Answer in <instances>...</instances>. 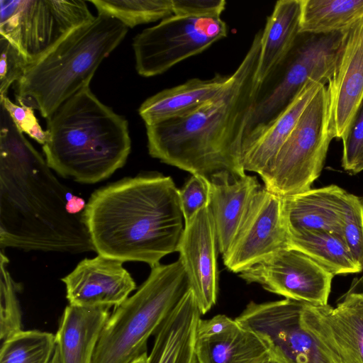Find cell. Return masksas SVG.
I'll return each mask as SVG.
<instances>
[{"label":"cell","instance_id":"22","mask_svg":"<svg viewBox=\"0 0 363 363\" xmlns=\"http://www.w3.org/2000/svg\"><path fill=\"white\" fill-rule=\"evenodd\" d=\"M230 78V74H216L211 79H190L164 89L143 101L138 109L139 115L145 125L185 116L216 98Z\"/></svg>","mask_w":363,"mask_h":363},{"label":"cell","instance_id":"4","mask_svg":"<svg viewBox=\"0 0 363 363\" xmlns=\"http://www.w3.org/2000/svg\"><path fill=\"white\" fill-rule=\"evenodd\" d=\"M43 145L50 168L65 178L92 184L111 176L131 150L128 121L84 86L46 118Z\"/></svg>","mask_w":363,"mask_h":363},{"label":"cell","instance_id":"6","mask_svg":"<svg viewBox=\"0 0 363 363\" xmlns=\"http://www.w3.org/2000/svg\"><path fill=\"white\" fill-rule=\"evenodd\" d=\"M189 289L180 259L151 267L147 279L110 314L92 363H130L147 352L148 339Z\"/></svg>","mask_w":363,"mask_h":363},{"label":"cell","instance_id":"15","mask_svg":"<svg viewBox=\"0 0 363 363\" xmlns=\"http://www.w3.org/2000/svg\"><path fill=\"white\" fill-rule=\"evenodd\" d=\"M216 245V229L208 205L184 223L177 248L179 259L184 265L201 315L209 311L217 302Z\"/></svg>","mask_w":363,"mask_h":363},{"label":"cell","instance_id":"25","mask_svg":"<svg viewBox=\"0 0 363 363\" xmlns=\"http://www.w3.org/2000/svg\"><path fill=\"white\" fill-rule=\"evenodd\" d=\"M301 0H279L262 32L256 82L261 83L287 56L300 35Z\"/></svg>","mask_w":363,"mask_h":363},{"label":"cell","instance_id":"38","mask_svg":"<svg viewBox=\"0 0 363 363\" xmlns=\"http://www.w3.org/2000/svg\"><path fill=\"white\" fill-rule=\"evenodd\" d=\"M130 363H149L148 362V354L147 352L143 353L140 357H138L137 359L133 360Z\"/></svg>","mask_w":363,"mask_h":363},{"label":"cell","instance_id":"10","mask_svg":"<svg viewBox=\"0 0 363 363\" xmlns=\"http://www.w3.org/2000/svg\"><path fill=\"white\" fill-rule=\"evenodd\" d=\"M227 34V24L220 16H169L133 38L136 71L144 77L163 74Z\"/></svg>","mask_w":363,"mask_h":363},{"label":"cell","instance_id":"12","mask_svg":"<svg viewBox=\"0 0 363 363\" xmlns=\"http://www.w3.org/2000/svg\"><path fill=\"white\" fill-rule=\"evenodd\" d=\"M335 275L291 247L281 248L239 273L247 283L291 300L314 305L328 303Z\"/></svg>","mask_w":363,"mask_h":363},{"label":"cell","instance_id":"20","mask_svg":"<svg viewBox=\"0 0 363 363\" xmlns=\"http://www.w3.org/2000/svg\"><path fill=\"white\" fill-rule=\"evenodd\" d=\"M346 192L332 184L282 198L288 233L322 230L340 235Z\"/></svg>","mask_w":363,"mask_h":363},{"label":"cell","instance_id":"36","mask_svg":"<svg viewBox=\"0 0 363 363\" xmlns=\"http://www.w3.org/2000/svg\"><path fill=\"white\" fill-rule=\"evenodd\" d=\"M173 15L220 16L225 9V0H172Z\"/></svg>","mask_w":363,"mask_h":363},{"label":"cell","instance_id":"40","mask_svg":"<svg viewBox=\"0 0 363 363\" xmlns=\"http://www.w3.org/2000/svg\"><path fill=\"white\" fill-rule=\"evenodd\" d=\"M266 363H277V362H274V361H272V360H269V362H266Z\"/></svg>","mask_w":363,"mask_h":363},{"label":"cell","instance_id":"1","mask_svg":"<svg viewBox=\"0 0 363 363\" xmlns=\"http://www.w3.org/2000/svg\"><path fill=\"white\" fill-rule=\"evenodd\" d=\"M0 247L25 251H94L84 213L70 214L74 195L0 103Z\"/></svg>","mask_w":363,"mask_h":363},{"label":"cell","instance_id":"21","mask_svg":"<svg viewBox=\"0 0 363 363\" xmlns=\"http://www.w3.org/2000/svg\"><path fill=\"white\" fill-rule=\"evenodd\" d=\"M191 289L155 334L149 363H196L195 340L201 319Z\"/></svg>","mask_w":363,"mask_h":363},{"label":"cell","instance_id":"39","mask_svg":"<svg viewBox=\"0 0 363 363\" xmlns=\"http://www.w3.org/2000/svg\"><path fill=\"white\" fill-rule=\"evenodd\" d=\"M50 363H62L60 353H59V351H58V349L57 348V347H55L54 354L52 355V357Z\"/></svg>","mask_w":363,"mask_h":363},{"label":"cell","instance_id":"3","mask_svg":"<svg viewBox=\"0 0 363 363\" xmlns=\"http://www.w3.org/2000/svg\"><path fill=\"white\" fill-rule=\"evenodd\" d=\"M84 217L98 255L150 267L177 252L184 229L179 189L160 174L126 177L96 190Z\"/></svg>","mask_w":363,"mask_h":363},{"label":"cell","instance_id":"11","mask_svg":"<svg viewBox=\"0 0 363 363\" xmlns=\"http://www.w3.org/2000/svg\"><path fill=\"white\" fill-rule=\"evenodd\" d=\"M303 302L284 298L250 301L235 318L255 333L277 363H345L333 350L301 324Z\"/></svg>","mask_w":363,"mask_h":363},{"label":"cell","instance_id":"24","mask_svg":"<svg viewBox=\"0 0 363 363\" xmlns=\"http://www.w3.org/2000/svg\"><path fill=\"white\" fill-rule=\"evenodd\" d=\"M323 84H325L308 82L274 121L245 145L242 154L245 171L261 174L273 161L303 110Z\"/></svg>","mask_w":363,"mask_h":363},{"label":"cell","instance_id":"9","mask_svg":"<svg viewBox=\"0 0 363 363\" xmlns=\"http://www.w3.org/2000/svg\"><path fill=\"white\" fill-rule=\"evenodd\" d=\"M0 35L32 63L95 16L82 0H0Z\"/></svg>","mask_w":363,"mask_h":363},{"label":"cell","instance_id":"35","mask_svg":"<svg viewBox=\"0 0 363 363\" xmlns=\"http://www.w3.org/2000/svg\"><path fill=\"white\" fill-rule=\"evenodd\" d=\"M0 103L4 105L22 133L28 135L43 145L45 144L48 139V132L43 130L40 125L33 108L23 104H14L7 96L1 98Z\"/></svg>","mask_w":363,"mask_h":363},{"label":"cell","instance_id":"26","mask_svg":"<svg viewBox=\"0 0 363 363\" xmlns=\"http://www.w3.org/2000/svg\"><path fill=\"white\" fill-rule=\"evenodd\" d=\"M288 233V246L303 252L333 275L363 271L340 235L322 230Z\"/></svg>","mask_w":363,"mask_h":363},{"label":"cell","instance_id":"34","mask_svg":"<svg viewBox=\"0 0 363 363\" xmlns=\"http://www.w3.org/2000/svg\"><path fill=\"white\" fill-rule=\"evenodd\" d=\"M211 184L208 177L192 174L179 189V200L184 223L201 208L209 205Z\"/></svg>","mask_w":363,"mask_h":363},{"label":"cell","instance_id":"29","mask_svg":"<svg viewBox=\"0 0 363 363\" xmlns=\"http://www.w3.org/2000/svg\"><path fill=\"white\" fill-rule=\"evenodd\" d=\"M98 14L116 18L128 28L163 20L174 14L172 0H90Z\"/></svg>","mask_w":363,"mask_h":363},{"label":"cell","instance_id":"18","mask_svg":"<svg viewBox=\"0 0 363 363\" xmlns=\"http://www.w3.org/2000/svg\"><path fill=\"white\" fill-rule=\"evenodd\" d=\"M196 363H266L271 360L262 340L225 315L199 321L195 340Z\"/></svg>","mask_w":363,"mask_h":363},{"label":"cell","instance_id":"5","mask_svg":"<svg viewBox=\"0 0 363 363\" xmlns=\"http://www.w3.org/2000/svg\"><path fill=\"white\" fill-rule=\"evenodd\" d=\"M128 28L105 14L69 32L14 84L17 104L47 118L76 92L89 86L99 65L124 39Z\"/></svg>","mask_w":363,"mask_h":363},{"label":"cell","instance_id":"32","mask_svg":"<svg viewBox=\"0 0 363 363\" xmlns=\"http://www.w3.org/2000/svg\"><path fill=\"white\" fill-rule=\"evenodd\" d=\"M342 166L350 174L363 170V100L342 139Z\"/></svg>","mask_w":363,"mask_h":363},{"label":"cell","instance_id":"37","mask_svg":"<svg viewBox=\"0 0 363 363\" xmlns=\"http://www.w3.org/2000/svg\"><path fill=\"white\" fill-rule=\"evenodd\" d=\"M347 291L363 295V274L353 279Z\"/></svg>","mask_w":363,"mask_h":363},{"label":"cell","instance_id":"19","mask_svg":"<svg viewBox=\"0 0 363 363\" xmlns=\"http://www.w3.org/2000/svg\"><path fill=\"white\" fill-rule=\"evenodd\" d=\"M211 208L217 245L224 255L231 245L256 192L262 187L255 176L235 178L220 171L209 177Z\"/></svg>","mask_w":363,"mask_h":363},{"label":"cell","instance_id":"27","mask_svg":"<svg viewBox=\"0 0 363 363\" xmlns=\"http://www.w3.org/2000/svg\"><path fill=\"white\" fill-rule=\"evenodd\" d=\"M300 33H343L363 17V0H301Z\"/></svg>","mask_w":363,"mask_h":363},{"label":"cell","instance_id":"30","mask_svg":"<svg viewBox=\"0 0 363 363\" xmlns=\"http://www.w3.org/2000/svg\"><path fill=\"white\" fill-rule=\"evenodd\" d=\"M8 258L1 252L0 339L3 342L22 330V315L17 293L20 289L7 269Z\"/></svg>","mask_w":363,"mask_h":363},{"label":"cell","instance_id":"28","mask_svg":"<svg viewBox=\"0 0 363 363\" xmlns=\"http://www.w3.org/2000/svg\"><path fill=\"white\" fill-rule=\"evenodd\" d=\"M55 347V335L22 330L2 342L0 363H50Z\"/></svg>","mask_w":363,"mask_h":363},{"label":"cell","instance_id":"17","mask_svg":"<svg viewBox=\"0 0 363 363\" xmlns=\"http://www.w3.org/2000/svg\"><path fill=\"white\" fill-rule=\"evenodd\" d=\"M123 263L100 255L82 260L62 279L69 304L109 309L122 304L136 289Z\"/></svg>","mask_w":363,"mask_h":363},{"label":"cell","instance_id":"14","mask_svg":"<svg viewBox=\"0 0 363 363\" xmlns=\"http://www.w3.org/2000/svg\"><path fill=\"white\" fill-rule=\"evenodd\" d=\"M301 324L345 363H363V295L347 291L336 306L303 304Z\"/></svg>","mask_w":363,"mask_h":363},{"label":"cell","instance_id":"31","mask_svg":"<svg viewBox=\"0 0 363 363\" xmlns=\"http://www.w3.org/2000/svg\"><path fill=\"white\" fill-rule=\"evenodd\" d=\"M340 236L363 270V197L346 192Z\"/></svg>","mask_w":363,"mask_h":363},{"label":"cell","instance_id":"33","mask_svg":"<svg viewBox=\"0 0 363 363\" xmlns=\"http://www.w3.org/2000/svg\"><path fill=\"white\" fill-rule=\"evenodd\" d=\"M0 96H7L11 85L23 77L29 62L7 39L0 37Z\"/></svg>","mask_w":363,"mask_h":363},{"label":"cell","instance_id":"7","mask_svg":"<svg viewBox=\"0 0 363 363\" xmlns=\"http://www.w3.org/2000/svg\"><path fill=\"white\" fill-rule=\"evenodd\" d=\"M342 33H300L287 56L257 84L244 130L242 148L286 108L308 82L328 84Z\"/></svg>","mask_w":363,"mask_h":363},{"label":"cell","instance_id":"2","mask_svg":"<svg viewBox=\"0 0 363 363\" xmlns=\"http://www.w3.org/2000/svg\"><path fill=\"white\" fill-rule=\"evenodd\" d=\"M261 38L259 30L216 98L185 116L145 125L151 157L208 179L220 171L228 172L235 178L246 175L242 139L257 87Z\"/></svg>","mask_w":363,"mask_h":363},{"label":"cell","instance_id":"23","mask_svg":"<svg viewBox=\"0 0 363 363\" xmlns=\"http://www.w3.org/2000/svg\"><path fill=\"white\" fill-rule=\"evenodd\" d=\"M109 308L69 304L60 319L55 334L62 363H92Z\"/></svg>","mask_w":363,"mask_h":363},{"label":"cell","instance_id":"16","mask_svg":"<svg viewBox=\"0 0 363 363\" xmlns=\"http://www.w3.org/2000/svg\"><path fill=\"white\" fill-rule=\"evenodd\" d=\"M327 86L334 137L342 139L363 100V17L343 32Z\"/></svg>","mask_w":363,"mask_h":363},{"label":"cell","instance_id":"13","mask_svg":"<svg viewBox=\"0 0 363 363\" xmlns=\"http://www.w3.org/2000/svg\"><path fill=\"white\" fill-rule=\"evenodd\" d=\"M289 233L282 198L261 187L253 196L245 218L226 253L223 264L240 273L276 251L288 247Z\"/></svg>","mask_w":363,"mask_h":363},{"label":"cell","instance_id":"8","mask_svg":"<svg viewBox=\"0 0 363 363\" xmlns=\"http://www.w3.org/2000/svg\"><path fill=\"white\" fill-rule=\"evenodd\" d=\"M333 138L330 94L327 85L323 84L273 161L259 175L264 187L281 198L311 189L322 172Z\"/></svg>","mask_w":363,"mask_h":363}]
</instances>
